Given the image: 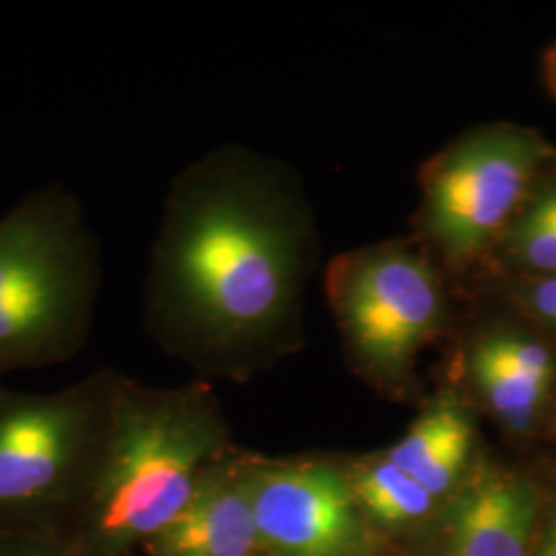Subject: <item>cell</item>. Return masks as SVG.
<instances>
[{
	"label": "cell",
	"mask_w": 556,
	"mask_h": 556,
	"mask_svg": "<svg viewBox=\"0 0 556 556\" xmlns=\"http://www.w3.org/2000/svg\"><path fill=\"white\" fill-rule=\"evenodd\" d=\"M227 454L229 431L206 383L157 390L122 376L100 482L71 542L80 556L135 555Z\"/></svg>",
	"instance_id": "obj_2"
},
{
	"label": "cell",
	"mask_w": 556,
	"mask_h": 556,
	"mask_svg": "<svg viewBox=\"0 0 556 556\" xmlns=\"http://www.w3.org/2000/svg\"><path fill=\"white\" fill-rule=\"evenodd\" d=\"M326 293L351 355L381 381L406 378L454 319L445 273L406 241L340 254L328 266Z\"/></svg>",
	"instance_id": "obj_6"
},
{
	"label": "cell",
	"mask_w": 556,
	"mask_h": 556,
	"mask_svg": "<svg viewBox=\"0 0 556 556\" xmlns=\"http://www.w3.org/2000/svg\"><path fill=\"white\" fill-rule=\"evenodd\" d=\"M318 252L298 176L220 147L172 181L144 282L147 330L202 374L245 378L295 349Z\"/></svg>",
	"instance_id": "obj_1"
},
{
	"label": "cell",
	"mask_w": 556,
	"mask_h": 556,
	"mask_svg": "<svg viewBox=\"0 0 556 556\" xmlns=\"http://www.w3.org/2000/svg\"><path fill=\"white\" fill-rule=\"evenodd\" d=\"M472 445V418L456 396L445 394L422 410L386 457L438 498L456 486Z\"/></svg>",
	"instance_id": "obj_11"
},
{
	"label": "cell",
	"mask_w": 556,
	"mask_h": 556,
	"mask_svg": "<svg viewBox=\"0 0 556 556\" xmlns=\"http://www.w3.org/2000/svg\"><path fill=\"white\" fill-rule=\"evenodd\" d=\"M260 551L278 556H361L365 526L349 478L321 462L243 456Z\"/></svg>",
	"instance_id": "obj_7"
},
{
	"label": "cell",
	"mask_w": 556,
	"mask_h": 556,
	"mask_svg": "<svg viewBox=\"0 0 556 556\" xmlns=\"http://www.w3.org/2000/svg\"><path fill=\"white\" fill-rule=\"evenodd\" d=\"M0 556H80L71 540L38 534H0Z\"/></svg>",
	"instance_id": "obj_15"
},
{
	"label": "cell",
	"mask_w": 556,
	"mask_h": 556,
	"mask_svg": "<svg viewBox=\"0 0 556 556\" xmlns=\"http://www.w3.org/2000/svg\"><path fill=\"white\" fill-rule=\"evenodd\" d=\"M346 478L358 507L386 526L410 523L435 505L422 484L386 456L358 464Z\"/></svg>",
	"instance_id": "obj_13"
},
{
	"label": "cell",
	"mask_w": 556,
	"mask_h": 556,
	"mask_svg": "<svg viewBox=\"0 0 556 556\" xmlns=\"http://www.w3.org/2000/svg\"><path fill=\"white\" fill-rule=\"evenodd\" d=\"M144 556H254L258 530L243 482V454H227L184 509L142 548Z\"/></svg>",
	"instance_id": "obj_8"
},
{
	"label": "cell",
	"mask_w": 556,
	"mask_h": 556,
	"mask_svg": "<svg viewBox=\"0 0 556 556\" xmlns=\"http://www.w3.org/2000/svg\"><path fill=\"white\" fill-rule=\"evenodd\" d=\"M122 374L50 394L0 386V534L73 540L108 457Z\"/></svg>",
	"instance_id": "obj_4"
},
{
	"label": "cell",
	"mask_w": 556,
	"mask_h": 556,
	"mask_svg": "<svg viewBox=\"0 0 556 556\" xmlns=\"http://www.w3.org/2000/svg\"><path fill=\"white\" fill-rule=\"evenodd\" d=\"M556 147L517 124L478 126L445 144L420 172V250L447 275L464 277L491 258Z\"/></svg>",
	"instance_id": "obj_5"
},
{
	"label": "cell",
	"mask_w": 556,
	"mask_h": 556,
	"mask_svg": "<svg viewBox=\"0 0 556 556\" xmlns=\"http://www.w3.org/2000/svg\"><path fill=\"white\" fill-rule=\"evenodd\" d=\"M468 371L478 394L511 431H528L553 390V351L516 328H489L468 351Z\"/></svg>",
	"instance_id": "obj_10"
},
{
	"label": "cell",
	"mask_w": 556,
	"mask_h": 556,
	"mask_svg": "<svg viewBox=\"0 0 556 556\" xmlns=\"http://www.w3.org/2000/svg\"><path fill=\"white\" fill-rule=\"evenodd\" d=\"M511 301L530 319L556 332V275L551 277L509 278Z\"/></svg>",
	"instance_id": "obj_14"
},
{
	"label": "cell",
	"mask_w": 556,
	"mask_h": 556,
	"mask_svg": "<svg viewBox=\"0 0 556 556\" xmlns=\"http://www.w3.org/2000/svg\"><path fill=\"white\" fill-rule=\"evenodd\" d=\"M536 519L534 489L514 472L482 466L443 517L445 556H528Z\"/></svg>",
	"instance_id": "obj_9"
},
{
	"label": "cell",
	"mask_w": 556,
	"mask_h": 556,
	"mask_svg": "<svg viewBox=\"0 0 556 556\" xmlns=\"http://www.w3.org/2000/svg\"><path fill=\"white\" fill-rule=\"evenodd\" d=\"M100 289V241L73 192L46 186L0 217V379L79 355Z\"/></svg>",
	"instance_id": "obj_3"
},
{
	"label": "cell",
	"mask_w": 556,
	"mask_h": 556,
	"mask_svg": "<svg viewBox=\"0 0 556 556\" xmlns=\"http://www.w3.org/2000/svg\"><path fill=\"white\" fill-rule=\"evenodd\" d=\"M544 556H556V521L555 526H553V530H551L548 542H546V551H544Z\"/></svg>",
	"instance_id": "obj_16"
},
{
	"label": "cell",
	"mask_w": 556,
	"mask_h": 556,
	"mask_svg": "<svg viewBox=\"0 0 556 556\" xmlns=\"http://www.w3.org/2000/svg\"><path fill=\"white\" fill-rule=\"evenodd\" d=\"M486 262L511 278L556 275V165L534 184Z\"/></svg>",
	"instance_id": "obj_12"
}]
</instances>
